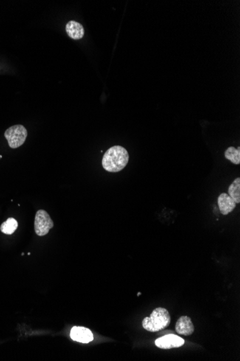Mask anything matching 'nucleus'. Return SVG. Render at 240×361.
I'll use <instances>...</instances> for the list:
<instances>
[{"label":"nucleus","mask_w":240,"mask_h":361,"mask_svg":"<svg viewBox=\"0 0 240 361\" xmlns=\"http://www.w3.org/2000/svg\"><path fill=\"white\" fill-rule=\"evenodd\" d=\"M129 158V154L125 148L114 146L109 148L104 155L102 166L107 172H120L128 164Z\"/></svg>","instance_id":"nucleus-1"},{"label":"nucleus","mask_w":240,"mask_h":361,"mask_svg":"<svg viewBox=\"0 0 240 361\" xmlns=\"http://www.w3.org/2000/svg\"><path fill=\"white\" fill-rule=\"evenodd\" d=\"M170 320L169 312L166 309L156 308L149 317H145L142 320V327L148 332H159L169 326Z\"/></svg>","instance_id":"nucleus-2"},{"label":"nucleus","mask_w":240,"mask_h":361,"mask_svg":"<svg viewBox=\"0 0 240 361\" xmlns=\"http://www.w3.org/2000/svg\"><path fill=\"white\" fill-rule=\"evenodd\" d=\"M27 136V129L23 125H15L6 130L4 137L8 141L9 146L12 149L21 147Z\"/></svg>","instance_id":"nucleus-3"},{"label":"nucleus","mask_w":240,"mask_h":361,"mask_svg":"<svg viewBox=\"0 0 240 361\" xmlns=\"http://www.w3.org/2000/svg\"><path fill=\"white\" fill-rule=\"evenodd\" d=\"M53 222L51 219L50 215L45 210H39L35 214V231L38 236H43L49 234V231L53 227Z\"/></svg>","instance_id":"nucleus-4"},{"label":"nucleus","mask_w":240,"mask_h":361,"mask_svg":"<svg viewBox=\"0 0 240 361\" xmlns=\"http://www.w3.org/2000/svg\"><path fill=\"white\" fill-rule=\"evenodd\" d=\"M184 343L185 341L184 339L173 334L162 336L155 341V344L158 348L165 350L179 348L184 345Z\"/></svg>","instance_id":"nucleus-5"},{"label":"nucleus","mask_w":240,"mask_h":361,"mask_svg":"<svg viewBox=\"0 0 240 361\" xmlns=\"http://www.w3.org/2000/svg\"><path fill=\"white\" fill-rule=\"evenodd\" d=\"M71 338L74 341L89 343L94 340V335L90 329L83 327H74L70 333Z\"/></svg>","instance_id":"nucleus-6"},{"label":"nucleus","mask_w":240,"mask_h":361,"mask_svg":"<svg viewBox=\"0 0 240 361\" xmlns=\"http://www.w3.org/2000/svg\"><path fill=\"white\" fill-rule=\"evenodd\" d=\"M195 328L191 319L187 316H182L176 324V331L178 334L190 336L194 332Z\"/></svg>","instance_id":"nucleus-7"},{"label":"nucleus","mask_w":240,"mask_h":361,"mask_svg":"<svg viewBox=\"0 0 240 361\" xmlns=\"http://www.w3.org/2000/svg\"><path fill=\"white\" fill-rule=\"evenodd\" d=\"M218 205L221 214L226 216L235 210L237 203L228 194L224 193L218 197Z\"/></svg>","instance_id":"nucleus-8"},{"label":"nucleus","mask_w":240,"mask_h":361,"mask_svg":"<svg viewBox=\"0 0 240 361\" xmlns=\"http://www.w3.org/2000/svg\"><path fill=\"white\" fill-rule=\"evenodd\" d=\"M66 31L68 35L74 40H80L84 35L83 26L75 20H71L66 24Z\"/></svg>","instance_id":"nucleus-9"},{"label":"nucleus","mask_w":240,"mask_h":361,"mask_svg":"<svg viewBox=\"0 0 240 361\" xmlns=\"http://www.w3.org/2000/svg\"><path fill=\"white\" fill-rule=\"evenodd\" d=\"M228 195L233 199L236 203H240V178L235 179L230 185L228 189Z\"/></svg>","instance_id":"nucleus-10"},{"label":"nucleus","mask_w":240,"mask_h":361,"mask_svg":"<svg viewBox=\"0 0 240 361\" xmlns=\"http://www.w3.org/2000/svg\"><path fill=\"white\" fill-rule=\"evenodd\" d=\"M18 227V222L13 218H9L6 222H4L1 225L0 230L4 234L10 235L13 234L16 231Z\"/></svg>","instance_id":"nucleus-11"},{"label":"nucleus","mask_w":240,"mask_h":361,"mask_svg":"<svg viewBox=\"0 0 240 361\" xmlns=\"http://www.w3.org/2000/svg\"><path fill=\"white\" fill-rule=\"evenodd\" d=\"M224 156L233 164H239L240 163V148L238 149L233 147H229L224 153Z\"/></svg>","instance_id":"nucleus-12"}]
</instances>
